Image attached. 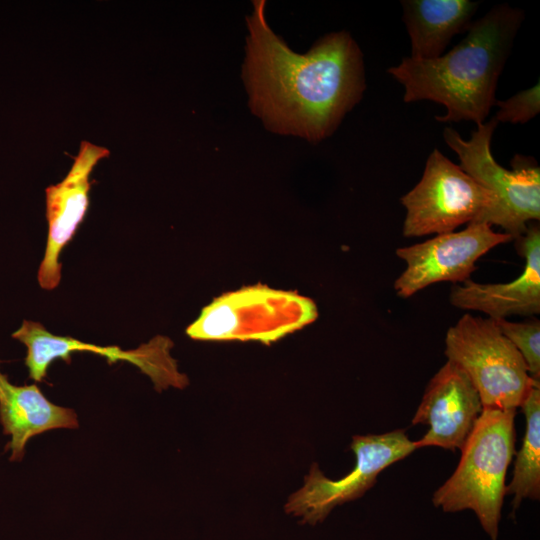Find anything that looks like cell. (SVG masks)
Returning a JSON list of instances; mask_svg holds the SVG:
<instances>
[{
    "mask_svg": "<svg viewBox=\"0 0 540 540\" xmlns=\"http://www.w3.org/2000/svg\"><path fill=\"white\" fill-rule=\"evenodd\" d=\"M264 8L265 1H254L246 17L242 77L251 111L272 132L320 142L362 99V52L349 33L340 31L298 54L271 30Z\"/></svg>",
    "mask_w": 540,
    "mask_h": 540,
    "instance_id": "obj_1",
    "label": "cell"
},
{
    "mask_svg": "<svg viewBox=\"0 0 540 540\" xmlns=\"http://www.w3.org/2000/svg\"><path fill=\"white\" fill-rule=\"evenodd\" d=\"M524 13L508 4L494 6L473 21L466 36L441 56L411 57L388 69L404 87V102L429 100L446 108L439 122L484 123L496 103L499 76L511 52Z\"/></svg>",
    "mask_w": 540,
    "mask_h": 540,
    "instance_id": "obj_2",
    "label": "cell"
},
{
    "mask_svg": "<svg viewBox=\"0 0 540 540\" xmlns=\"http://www.w3.org/2000/svg\"><path fill=\"white\" fill-rule=\"evenodd\" d=\"M515 409H483L461 448L454 473L433 494L444 512L470 509L497 540L507 469L515 455Z\"/></svg>",
    "mask_w": 540,
    "mask_h": 540,
    "instance_id": "obj_3",
    "label": "cell"
},
{
    "mask_svg": "<svg viewBox=\"0 0 540 540\" xmlns=\"http://www.w3.org/2000/svg\"><path fill=\"white\" fill-rule=\"evenodd\" d=\"M317 317V305L311 298L256 284L216 297L186 328V334L200 341H259L268 345Z\"/></svg>",
    "mask_w": 540,
    "mask_h": 540,
    "instance_id": "obj_4",
    "label": "cell"
},
{
    "mask_svg": "<svg viewBox=\"0 0 540 540\" xmlns=\"http://www.w3.org/2000/svg\"><path fill=\"white\" fill-rule=\"evenodd\" d=\"M445 345L447 359L468 376L483 409L516 410L537 382L492 318L464 314L448 329Z\"/></svg>",
    "mask_w": 540,
    "mask_h": 540,
    "instance_id": "obj_5",
    "label": "cell"
},
{
    "mask_svg": "<svg viewBox=\"0 0 540 540\" xmlns=\"http://www.w3.org/2000/svg\"><path fill=\"white\" fill-rule=\"evenodd\" d=\"M497 125L494 118L477 125L467 140L445 127L443 137L458 155L462 170L495 197V206L484 222L500 226L512 239H518L528 222L540 219V168L534 159L519 155L513 158L511 170L498 164L491 152Z\"/></svg>",
    "mask_w": 540,
    "mask_h": 540,
    "instance_id": "obj_6",
    "label": "cell"
},
{
    "mask_svg": "<svg viewBox=\"0 0 540 540\" xmlns=\"http://www.w3.org/2000/svg\"><path fill=\"white\" fill-rule=\"evenodd\" d=\"M406 209L403 236L421 237L484 222L495 206L493 194L459 165L434 149L419 182L400 199Z\"/></svg>",
    "mask_w": 540,
    "mask_h": 540,
    "instance_id": "obj_7",
    "label": "cell"
},
{
    "mask_svg": "<svg viewBox=\"0 0 540 540\" xmlns=\"http://www.w3.org/2000/svg\"><path fill=\"white\" fill-rule=\"evenodd\" d=\"M351 449L356 457L354 469L338 480L325 477L318 465L312 464L304 485L289 497L286 513L301 518L302 523L322 522L334 507L363 496L385 468L417 448L404 430H395L353 436Z\"/></svg>",
    "mask_w": 540,
    "mask_h": 540,
    "instance_id": "obj_8",
    "label": "cell"
},
{
    "mask_svg": "<svg viewBox=\"0 0 540 540\" xmlns=\"http://www.w3.org/2000/svg\"><path fill=\"white\" fill-rule=\"evenodd\" d=\"M12 337L26 346L24 362L28 377L37 383L45 380L48 368L55 360L61 359L70 364L72 354L79 352L103 356L109 365L129 362L147 375L159 392L169 387L183 389L189 383L170 355L173 342L165 336L158 335L136 349L124 350L118 346H99L70 336L55 335L39 322L24 320Z\"/></svg>",
    "mask_w": 540,
    "mask_h": 540,
    "instance_id": "obj_9",
    "label": "cell"
},
{
    "mask_svg": "<svg viewBox=\"0 0 540 540\" xmlns=\"http://www.w3.org/2000/svg\"><path fill=\"white\" fill-rule=\"evenodd\" d=\"M485 222H471L461 231L438 234L424 242L396 250L405 270L394 282L399 297L408 298L438 282H465L477 268V260L492 248L511 241Z\"/></svg>",
    "mask_w": 540,
    "mask_h": 540,
    "instance_id": "obj_10",
    "label": "cell"
},
{
    "mask_svg": "<svg viewBox=\"0 0 540 540\" xmlns=\"http://www.w3.org/2000/svg\"><path fill=\"white\" fill-rule=\"evenodd\" d=\"M108 155L107 148L82 141L66 177L45 189L48 236L37 275L43 289H55L60 283V255L85 218L89 205L90 175L96 164Z\"/></svg>",
    "mask_w": 540,
    "mask_h": 540,
    "instance_id": "obj_11",
    "label": "cell"
},
{
    "mask_svg": "<svg viewBox=\"0 0 540 540\" xmlns=\"http://www.w3.org/2000/svg\"><path fill=\"white\" fill-rule=\"evenodd\" d=\"M482 411L480 397L468 376L447 360L430 380L412 419L413 425L429 427L414 441L416 448L461 450Z\"/></svg>",
    "mask_w": 540,
    "mask_h": 540,
    "instance_id": "obj_12",
    "label": "cell"
},
{
    "mask_svg": "<svg viewBox=\"0 0 540 540\" xmlns=\"http://www.w3.org/2000/svg\"><path fill=\"white\" fill-rule=\"evenodd\" d=\"M517 240L519 253L525 259L522 273L507 283L484 284L471 279L455 285L450 303L463 310L480 311L492 319L510 315L530 316L540 312V229L527 227Z\"/></svg>",
    "mask_w": 540,
    "mask_h": 540,
    "instance_id": "obj_13",
    "label": "cell"
},
{
    "mask_svg": "<svg viewBox=\"0 0 540 540\" xmlns=\"http://www.w3.org/2000/svg\"><path fill=\"white\" fill-rule=\"evenodd\" d=\"M0 424L3 434L11 436L4 452L11 451L9 460L12 462L23 459L32 437L54 429L79 427L73 409L52 403L36 384L14 385L1 370Z\"/></svg>",
    "mask_w": 540,
    "mask_h": 540,
    "instance_id": "obj_14",
    "label": "cell"
},
{
    "mask_svg": "<svg viewBox=\"0 0 540 540\" xmlns=\"http://www.w3.org/2000/svg\"><path fill=\"white\" fill-rule=\"evenodd\" d=\"M403 21L411 42V58L434 59L451 39L467 32L479 3L468 0H404Z\"/></svg>",
    "mask_w": 540,
    "mask_h": 540,
    "instance_id": "obj_15",
    "label": "cell"
},
{
    "mask_svg": "<svg viewBox=\"0 0 540 540\" xmlns=\"http://www.w3.org/2000/svg\"><path fill=\"white\" fill-rule=\"evenodd\" d=\"M526 419L522 446L516 454L513 477L506 486V494H512V505L518 508L523 499L538 500L540 497V384L535 382L522 405Z\"/></svg>",
    "mask_w": 540,
    "mask_h": 540,
    "instance_id": "obj_16",
    "label": "cell"
},
{
    "mask_svg": "<svg viewBox=\"0 0 540 540\" xmlns=\"http://www.w3.org/2000/svg\"><path fill=\"white\" fill-rule=\"evenodd\" d=\"M501 333L515 346L523 357L531 378H540V323L536 319L512 322L494 319Z\"/></svg>",
    "mask_w": 540,
    "mask_h": 540,
    "instance_id": "obj_17",
    "label": "cell"
},
{
    "mask_svg": "<svg viewBox=\"0 0 540 540\" xmlns=\"http://www.w3.org/2000/svg\"><path fill=\"white\" fill-rule=\"evenodd\" d=\"M498 111L493 117L498 123L525 124L540 111L539 82L533 87L518 92L507 100L496 101Z\"/></svg>",
    "mask_w": 540,
    "mask_h": 540,
    "instance_id": "obj_18",
    "label": "cell"
}]
</instances>
